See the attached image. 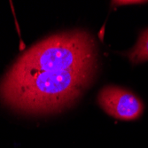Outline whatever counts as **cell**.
<instances>
[{
    "instance_id": "1",
    "label": "cell",
    "mask_w": 148,
    "mask_h": 148,
    "mask_svg": "<svg viewBox=\"0 0 148 148\" xmlns=\"http://www.w3.org/2000/svg\"><path fill=\"white\" fill-rule=\"evenodd\" d=\"M98 69L97 45L87 31L52 35L13 63L0 83V99L25 114L58 113L80 99Z\"/></svg>"
},
{
    "instance_id": "2",
    "label": "cell",
    "mask_w": 148,
    "mask_h": 148,
    "mask_svg": "<svg viewBox=\"0 0 148 148\" xmlns=\"http://www.w3.org/2000/svg\"><path fill=\"white\" fill-rule=\"evenodd\" d=\"M101 108L110 116L122 121L138 119L144 112L142 100L129 90L117 87H104L98 96Z\"/></svg>"
},
{
    "instance_id": "3",
    "label": "cell",
    "mask_w": 148,
    "mask_h": 148,
    "mask_svg": "<svg viewBox=\"0 0 148 148\" xmlns=\"http://www.w3.org/2000/svg\"><path fill=\"white\" fill-rule=\"evenodd\" d=\"M125 55L134 65L148 61V29L140 34L135 46L127 51Z\"/></svg>"
},
{
    "instance_id": "4",
    "label": "cell",
    "mask_w": 148,
    "mask_h": 148,
    "mask_svg": "<svg viewBox=\"0 0 148 148\" xmlns=\"http://www.w3.org/2000/svg\"><path fill=\"white\" fill-rule=\"evenodd\" d=\"M113 5H139V4H145L146 1H114L112 2Z\"/></svg>"
}]
</instances>
